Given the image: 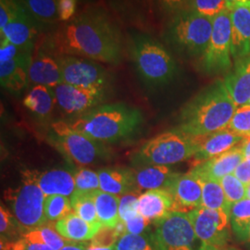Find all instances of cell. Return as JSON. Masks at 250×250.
I'll return each instance as SVG.
<instances>
[{
  "mask_svg": "<svg viewBox=\"0 0 250 250\" xmlns=\"http://www.w3.org/2000/svg\"><path fill=\"white\" fill-rule=\"evenodd\" d=\"M39 43L57 56H74L107 64L123 58V36L115 22L100 9H86L63 22Z\"/></svg>",
  "mask_w": 250,
  "mask_h": 250,
  "instance_id": "cell-1",
  "label": "cell"
},
{
  "mask_svg": "<svg viewBox=\"0 0 250 250\" xmlns=\"http://www.w3.org/2000/svg\"><path fill=\"white\" fill-rule=\"evenodd\" d=\"M236 108L224 81H217L183 107L176 128L194 136L213 134L227 127Z\"/></svg>",
  "mask_w": 250,
  "mask_h": 250,
  "instance_id": "cell-2",
  "label": "cell"
},
{
  "mask_svg": "<svg viewBox=\"0 0 250 250\" xmlns=\"http://www.w3.org/2000/svg\"><path fill=\"white\" fill-rule=\"evenodd\" d=\"M142 124L141 111L125 103L100 105L68 123L74 131L102 144L128 140L137 134Z\"/></svg>",
  "mask_w": 250,
  "mask_h": 250,
  "instance_id": "cell-3",
  "label": "cell"
},
{
  "mask_svg": "<svg viewBox=\"0 0 250 250\" xmlns=\"http://www.w3.org/2000/svg\"><path fill=\"white\" fill-rule=\"evenodd\" d=\"M130 51L134 68L144 83L159 87L169 83L177 73V64L170 51L146 34H134Z\"/></svg>",
  "mask_w": 250,
  "mask_h": 250,
  "instance_id": "cell-4",
  "label": "cell"
},
{
  "mask_svg": "<svg viewBox=\"0 0 250 250\" xmlns=\"http://www.w3.org/2000/svg\"><path fill=\"white\" fill-rule=\"evenodd\" d=\"M213 27V19L188 10L171 16L164 39L170 48L181 56L201 58L208 47Z\"/></svg>",
  "mask_w": 250,
  "mask_h": 250,
  "instance_id": "cell-5",
  "label": "cell"
},
{
  "mask_svg": "<svg viewBox=\"0 0 250 250\" xmlns=\"http://www.w3.org/2000/svg\"><path fill=\"white\" fill-rule=\"evenodd\" d=\"M198 136L178 128L153 137L139 148L133 158L138 167L147 165L169 166L192 159L198 150Z\"/></svg>",
  "mask_w": 250,
  "mask_h": 250,
  "instance_id": "cell-6",
  "label": "cell"
},
{
  "mask_svg": "<svg viewBox=\"0 0 250 250\" xmlns=\"http://www.w3.org/2000/svg\"><path fill=\"white\" fill-rule=\"evenodd\" d=\"M45 195L29 171L24 172L21 185L6 193L12 213L24 232L48 222L45 215Z\"/></svg>",
  "mask_w": 250,
  "mask_h": 250,
  "instance_id": "cell-7",
  "label": "cell"
},
{
  "mask_svg": "<svg viewBox=\"0 0 250 250\" xmlns=\"http://www.w3.org/2000/svg\"><path fill=\"white\" fill-rule=\"evenodd\" d=\"M50 143L73 163L85 166L107 160L109 153L105 144L99 143L74 131L68 123L57 122L51 125Z\"/></svg>",
  "mask_w": 250,
  "mask_h": 250,
  "instance_id": "cell-8",
  "label": "cell"
},
{
  "mask_svg": "<svg viewBox=\"0 0 250 250\" xmlns=\"http://www.w3.org/2000/svg\"><path fill=\"white\" fill-rule=\"evenodd\" d=\"M151 236L157 250H203L188 213L170 212L155 223Z\"/></svg>",
  "mask_w": 250,
  "mask_h": 250,
  "instance_id": "cell-9",
  "label": "cell"
},
{
  "mask_svg": "<svg viewBox=\"0 0 250 250\" xmlns=\"http://www.w3.org/2000/svg\"><path fill=\"white\" fill-rule=\"evenodd\" d=\"M200 59V68L207 74H220L232 69L230 9L213 19L211 36Z\"/></svg>",
  "mask_w": 250,
  "mask_h": 250,
  "instance_id": "cell-10",
  "label": "cell"
},
{
  "mask_svg": "<svg viewBox=\"0 0 250 250\" xmlns=\"http://www.w3.org/2000/svg\"><path fill=\"white\" fill-rule=\"evenodd\" d=\"M197 238L204 247L222 248L228 246L231 239V210L198 208L190 212Z\"/></svg>",
  "mask_w": 250,
  "mask_h": 250,
  "instance_id": "cell-11",
  "label": "cell"
},
{
  "mask_svg": "<svg viewBox=\"0 0 250 250\" xmlns=\"http://www.w3.org/2000/svg\"><path fill=\"white\" fill-rule=\"evenodd\" d=\"M63 83L84 88L108 89L112 77L95 61L74 56H57Z\"/></svg>",
  "mask_w": 250,
  "mask_h": 250,
  "instance_id": "cell-12",
  "label": "cell"
},
{
  "mask_svg": "<svg viewBox=\"0 0 250 250\" xmlns=\"http://www.w3.org/2000/svg\"><path fill=\"white\" fill-rule=\"evenodd\" d=\"M57 105L63 113L80 116L107 99V89L84 88L62 83L53 88Z\"/></svg>",
  "mask_w": 250,
  "mask_h": 250,
  "instance_id": "cell-13",
  "label": "cell"
},
{
  "mask_svg": "<svg viewBox=\"0 0 250 250\" xmlns=\"http://www.w3.org/2000/svg\"><path fill=\"white\" fill-rule=\"evenodd\" d=\"M40 23L24 6L0 30L1 37H5L13 45L24 50L34 51L38 41Z\"/></svg>",
  "mask_w": 250,
  "mask_h": 250,
  "instance_id": "cell-14",
  "label": "cell"
},
{
  "mask_svg": "<svg viewBox=\"0 0 250 250\" xmlns=\"http://www.w3.org/2000/svg\"><path fill=\"white\" fill-rule=\"evenodd\" d=\"M167 190L174 200L172 212L188 213L201 207V181L197 174L191 170L186 174L177 173Z\"/></svg>",
  "mask_w": 250,
  "mask_h": 250,
  "instance_id": "cell-15",
  "label": "cell"
},
{
  "mask_svg": "<svg viewBox=\"0 0 250 250\" xmlns=\"http://www.w3.org/2000/svg\"><path fill=\"white\" fill-rule=\"evenodd\" d=\"M29 81L35 85L40 84L55 88L62 83V71L57 57L37 41L29 68Z\"/></svg>",
  "mask_w": 250,
  "mask_h": 250,
  "instance_id": "cell-16",
  "label": "cell"
},
{
  "mask_svg": "<svg viewBox=\"0 0 250 250\" xmlns=\"http://www.w3.org/2000/svg\"><path fill=\"white\" fill-rule=\"evenodd\" d=\"M231 52L233 60L250 56V2L236 3L230 8Z\"/></svg>",
  "mask_w": 250,
  "mask_h": 250,
  "instance_id": "cell-17",
  "label": "cell"
},
{
  "mask_svg": "<svg viewBox=\"0 0 250 250\" xmlns=\"http://www.w3.org/2000/svg\"><path fill=\"white\" fill-rule=\"evenodd\" d=\"M244 137L227 130L226 128L207 135H198V150L192 158V167L220 156L224 152L230 150L238 144L241 143Z\"/></svg>",
  "mask_w": 250,
  "mask_h": 250,
  "instance_id": "cell-18",
  "label": "cell"
},
{
  "mask_svg": "<svg viewBox=\"0 0 250 250\" xmlns=\"http://www.w3.org/2000/svg\"><path fill=\"white\" fill-rule=\"evenodd\" d=\"M244 160L245 157L240 143L220 156L192 168L191 171L197 174L199 178L210 179L220 182L224 176L233 173Z\"/></svg>",
  "mask_w": 250,
  "mask_h": 250,
  "instance_id": "cell-19",
  "label": "cell"
},
{
  "mask_svg": "<svg viewBox=\"0 0 250 250\" xmlns=\"http://www.w3.org/2000/svg\"><path fill=\"white\" fill-rule=\"evenodd\" d=\"M34 51H23L17 58L0 63L1 86L18 95L24 89L29 81V68Z\"/></svg>",
  "mask_w": 250,
  "mask_h": 250,
  "instance_id": "cell-20",
  "label": "cell"
},
{
  "mask_svg": "<svg viewBox=\"0 0 250 250\" xmlns=\"http://www.w3.org/2000/svg\"><path fill=\"white\" fill-rule=\"evenodd\" d=\"M174 200L167 189L147 190L138 197L137 210L150 222L157 223L173 211Z\"/></svg>",
  "mask_w": 250,
  "mask_h": 250,
  "instance_id": "cell-21",
  "label": "cell"
},
{
  "mask_svg": "<svg viewBox=\"0 0 250 250\" xmlns=\"http://www.w3.org/2000/svg\"><path fill=\"white\" fill-rule=\"evenodd\" d=\"M30 175L35 179L45 197L60 195L72 197L75 192L74 174L65 169H52L44 172L30 171Z\"/></svg>",
  "mask_w": 250,
  "mask_h": 250,
  "instance_id": "cell-22",
  "label": "cell"
},
{
  "mask_svg": "<svg viewBox=\"0 0 250 250\" xmlns=\"http://www.w3.org/2000/svg\"><path fill=\"white\" fill-rule=\"evenodd\" d=\"M224 83L237 107L249 103L250 99V56L235 61L232 71L225 76Z\"/></svg>",
  "mask_w": 250,
  "mask_h": 250,
  "instance_id": "cell-23",
  "label": "cell"
},
{
  "mask_svg": "<svg viewBox=\"0 0 250 250\" xmlns=\"http://www.w3.org/2000/svg\"><path fill=\"white\" fill-rule=\"evenodd\" d=\"M100 190L120 196L137 191L134 171L125 168H103L98 170Z\"/></svg>",
  "mask_w": 250,
  "mask_h": 250,
  "instance_id": "cell-24",
  "label": "cell"
},
{
  "mask_svg": "<svg viewBox=\"0 0 250 250\" xmlns=\"http://www.w3.org/2000/svg\"><path fill=\"white\" fill-rule=\"evenodd\" d=\"M55 228L65 239L71 242L90 241L100 230V226L86 223L74 211L55 224Z\"/></svg>",
  "mask_w": 250,
  "mask_h": 250,
  "instance_id": "cell-25",
  "label": "cell"
},
{
  "mask_svg": "<svg viewBox=\"0 0 250 250\" xmlns=\"http://www.w3.org/2000/svg\"><path fill=\"white\" fill-rule=\"evenodd\" d=\"M137 189L154 190L167 189L171 181L177 175L168 166L147 165L134 170Z\"/></svg>",
  "mask_w": 250,
  "mask_h": 250,
  "instance_id": "cell-26",
  "label": "cell"
},
{
  "mask_svg": "<svg viewBox=\"0 0 250 250\" xmlns=\"http://www.w3.org/2000/svg\"><path fill=\"white\" fill-rule=\"evenodd\" d=\"M57 104L53 88L36 84L23 99V105L40 120H47L53 112Z\"/></svg>",
  "mask_w": 250,
  "mask_h": 250,
  "instance_id": "cell-27",
  "label": "cell"
},
{
  "mask_svg": "<svg viewBox=\"0 0 250 250\" xmlns=\"http://www.w3.org/2000/svg\"><path fill=\"white\" fill-rule=\"evenodd\" d=\"M120 198V196L105 193L101 190L94 193L98 217L102 226L115 228L121 222L119 213Z\"/></svg>",
  "mask_w": 250,
  "mask_h": 250,
  "instance_id": "cell-28",
  "label": "cell"
},
{
  "mask_svg": "<svg viewBox=\"0 0 250 250\" xmlns=\"http://www.w3.org/2000/svg\"><path fill=\"white\" fill-rule=\"evenodd\" d=\"M21 238L31 243L43 244L48 246L53 250H62L65 246L73 243L65 239L57 232L55 227H52L49 224H45L43 226L23 232Z\"/></svg>",
  "mask_w": 250,
  "mask_h": 250,
  "instance_id": "cell-29",
  "label": "cell"
},
{
  "mask_svg": "<svg viewBox=\"0 0 250 250\" xmlns=\"http://www.w3.org/2000/svg\"><path fill=\"white\" fill-rule=\"evenodd\" d=\"M202 185L201 208L231 210L221 183L210 179L199 178Z\"/></svg>",
  "mask_w": 250,
  "mask_h": 250,
  "instance_id": "cell-30",
  "label": "cell"
},
{
  "mask_svg": "<svg viewBox=\"0 0 250 250\" xmlns=\"http://www.w3.org/2000/svg\"><path fill=\"white\" fill-rule=\"evenodd\" d=\"M94 193H78L74 192L71 197L72 209L73 211L84 220L86 223L100 226L102 225L99 222L96 203L94 199Z\"/></svg>",
  "mask_w": 250,
  "mask_h": 250,
  "instance_id": "cell-31",
  "label": "cell"
},
{
  "mask_svg": "<svg viewBox=\"0 0 250 250\" xmlns=\"http://www.w3.org/2000/svg\"><path fill=\"white\" fill-rule=\"evenodd\" d=\"M40 24H54L60 21L58 0H22Z\"/></svg>",
  "mask_w": 250,
  "mask_h": 250,
  "instance_id": "cell-32",
  "label": "cell"
},
{
  "mask_svg": "<svg viewBox=\"0 0 250 250\" xmlns=\"http://www.w3.org/2000/svg\"><path fill=\"white\" fill-rule=\"evenodd\" d=\"M250 225V198H244L231 207V226L236 237L244 242Z\"/></svg>",
  "mask_w": 250,
  "mask_h": 250,
  "instance_id": "cell-33",
  "label": "cell"
},
{
  "mask_svg": "<svg viewBox=\"0 0 250 250\" xmlns=\"http://www.w3.org/2000/svg\"><path fill=\"white\" fill-rule=\"evenodd\" d=\"M72 211V201L69 197L54 195L45 197V215L48 222H58Z\"/></svg>",
  "mask_w": 250,
  "mask_h": 250,
  "instance_id": "cell-34",
  "label": "cell"
},
{
  "mask_svg": "<svg viewBox=\"0 0 250 250\" xmlns=\"http://www.w3.org/2000/svg\"><path fill=\"white\" fill-rule=\"evenodd\" d=\"M75 192L78 193H93L100 190L98 171L80 168L74 173Z\"/></svg>",
  "mask_w": 250,
  "mask_h": 250,
  "instance_id": "cell-35",
  "label": "cell"
},
{
  "mask_svg": "<svg viewBox=\"0 0 250 250\" xmlns=\"http://www.w3.org/2000/svg\"><path fill=\"white\" fill-rule=\"evenodd\" d=\"M226 129L241 137L250 135V105L237 107Z\"/></svg>",
  "mask_w": 250,
  "mask_h": 250,
  "instance_id": "cell-36",
  "label": "cell"
},
{
  "mask_svg": "<svg viewBox=\"0 0 250 250\" xmlns=\"http://www.w3.org/2000/svg\"><path fill=\"white\" fill-rule=\"evenodd\" d=\"M229 205L232 207L236 202L246 198V186L233 173L224 176L220 181Z\"/></svg>",
  "mask_w": 250,
  "mask_h": 250,
  "instance_id": "cell-37",
  "label": "cell"
},
{
  "mask_svg": "<svg viewBox=\"0 0 250 250\" xmlns=\"http://www.w3.org/2000/svg\"><path fill=\"white\" fill-rule=\"evenodd\" d=\"M115 250H157L152 239L144 234L126 232L119 238Z\"/></svg>",
  "mask_w": 250,
  "mask_h": 250,
  "instance_id": "cell-38",
  "label": "cell"
},
{
  "mask_svg": "<svg viewBox=\"0 0 250 250\" xmlns=\"http://www.w3.org/2000/svg\"><path fill=\"white\" fill-rule=\"evenodd\" d=\"M227 9L225 0H193L191 10L208 18L214 19Z\"/></svg>",
  "mask_w": 250,
  "mask_h": 250,
  "instance_id": "cell-39",
  "label": "cell"
},
{
  "mask_svg": "<svg viewBox=\"0 0 250 250\" xmlns=\"http://www.w3.org/2000/svg\"><path fill=\"white\" fill-rule=\"evenodd\" d=\"M138 195L137 191H133L123 195L120 198V206H119V213L120 219L122 222L126 223L130 219L134 218V216L138 214L137 204H138Z\"/></svg>",
  "mask_w": 250,
  "mask_h": 250,
  "instance_id": "cell-40",
  "label": "cell"
},
{
  "mask_svg": "<svg viewBox=\"0 0 250 250\" xmlns=\"http://www.w3.org/2000/svg\"><path fill=\"white\" fill-rule=\"evenodd\" d=\"M17 228L21 229L18 222L11 211L1 205L0 207V232L1 239L8 240V237L14 236L17 232Z\"/></svg>",
  "mask_w": 250,
  "mask_h": 250,
  "instance_id": "cell-41",
  "label": "cell"
},
{
  "mask_svg": "<svg viewBox=\"0 0 250 250\" xmlns=\"http://www.w3.org/2000/svg\"><path fill=\"white\" fill-rule=\"evenodd\" d=\"M120 237L121 236L117 232L116 228L102 226L93 239L90 240V244L101 248H111L115 247Z\"/></svg>",
  "mask_w": 250,
  "mask_h": 250,
  "instance_id": "cell-42",
  "label": "cell"
},
{
  "mask_svg": "<svg viewBox=\"0 0 250 250\" xmlns=\"http://www.w3.org/2000/svg\"><path fill=\"white\" fill-rule=\"evenodd\" d=\"M24 6L22 0H0V30Z\"/></svg>",
  "mask_w": 250,
  "mask_h": 250,
  "instance_id": "cell-43",
  "label": "cell"
},
{
  "mask_svg": "<svg viewBox=\"0 0 250 250\" xmlns=\"http://www.w3.org/2000/svg\"><path fill=\"white\" fill-rule=\"evenodd\" d=\"M192 1L193 0H158L161 10L171 16L183 11L191 10Z\"/></svg>",
  "mask_w": 250,
  "mask_h": 250,
  "instance_id": "cell-44",
  "label": "cell"
},
{
  "mask_svg": "<svg viewBox=\"0 0 250 250\" xmlns=\"http://www.w3.org/2000/svg\"><path fill=\"white\" fill-rule=\"evenodd\" d=\"M0 63L8 62L10 60H13L17 58L23 51H30V50H24L21 49L18 46L13 45L11 42L5 37H0Z\"/></svg>",
  "mask_w": 250,
  "mask_h": 250,
  "instance_id": "cell-45",
  "label": "cell"
},
{
  "mask_svg": "<svg viewBox=\"0 0 250 250\" xmlns=\"http://www.w3.org/2000/svg\"><path fill=\"white\" fill-rule=\"evenodd\" d=\"M78 0H58V11L60 21H70L74 17Z\"/></svg>",
  "mask_w": 250,
  "mask_h": 250,
  "instance_id": "cell-46",
  "label": "cell"
},
{
  "mask_svg": "<svg viewBox=\"0 0 250 250\" xmlns=\"http://www.w3.org/2000/svg\"><path fill=\"white\" fill-rule=\"evenodd\" d=\"M150 224L151 222L149 220L138 213L134 218L130 219L128 222L125 223L126 232L133 234H143V232L146 230Z\"/></svg>",
  "mask_w": 250,
  "mask_h": 250,
  "instance_id": "cell-47",
  "label": "cell"
},
{
  "mask_svg": "<svg viewBox=\"0 0 250 250\" xmlns=\"http://www.w3.org/2000/svg\"><path fill=\"white\" fill-rule=\"evenodd\" d=\"M233 174L241 181L245 186L250 184V160L245 159L237 166Z\"/></svg>",
  "mask_w": 250,
  "mask_h": 250,
  "instance_id": "cell-48",
  "label": "cell"
},
{
  "mask_svg": "<svg viewBox=\"0 0 250 250\" xmlns=\"http://www.w3.org/2000/svg\"><path fill=\"white\" fill-rule=\"evenodd\" d=\"M242 151L245 159L250 160V135L243 138L241 142Z\"/></svg>",
  "mask_w": 250,
  "mask_h": 250,
  "instance_id": "cell-49",
  "label": "cell"
},
{
  "mask_svg": "<svg viewBox=\"0 0 250 250\" xmlns=\"http://www.w3.org/2000/svg\"><path fill=\"white\" fill-rule=\"evenodd\" d=\"M86 250V245L78 244V243H71L67 246H65L62 250Z\"/></svg>",
  "mask_w": 250,
  "mask_h": 250,
  "instance_id": "cell-50",
  "label": "cell"
},
{
  "mask_svg": "<svg viewBox=\"0 0 250 250\" xmlns=\"http://www.w3.org/2000/svg\"><path fill=\"white\" fill-rule=\"evenodd\" d=\"M86 250H115V247H111V248H101V247L91 245L89 243L88 245H86Z\"/></svg>",
  "mask_w": 250,
  "mask_h": 250,
  "instance_id": "cell-51",
  "label": "cell"
},
{
  "mask_svg": "<svg viewBox=\"0 0 250 250\" xmlns=\"http://www.w3.org/2000/svg\"><path fill=\"white\" fill-rule=\"evenodd\" d=\"M203 250H238L237 249L234 248H231V247H222V248H216V247H204Z\"/></svg>",
  "mask_w": 250,
  "mask_h": 250,
  "instance_id": "cell-52",
  "label": "cell"
},
{
  "mask_svg": "<svg viewBox=\"0 0 250 250\" xmlns=\"http://www.w3.org/2000/svg\"><path fill=\"white\" fill-rule=\"evenodd\" d=\"M244 242H246V243H248L249 245H250V227H249V229H248V232H247V234H246V238H245Z\"/></svg>",
  "mask_w": 250,
  "mask_h": 250,
  "instance_id": "cell-53",
  "label": "cell"
},
{
  "mask_svg": "<svg viewBox=\"0 0 250 250\" xmlns=\"http://www.w3.org/2000/svg\"><path fill=\"white\" fill-rule=\"evenodd\" d=\"M246 197L250 198V184L246 186Z\"/></svg>",
  "mask_w": 250,
  "mask_h": 250,
  "instance_id": "cell-54",
  "label": "cell"
},
{
  "mask_svg": "<svg viewBox=\"0 0 250 250\" xmlns=\"http://www.w3.org/2000/svg\"><path fill=\"white\" fill-rule=\"evenodd\" d=\"M225 1H226V3H227L228 8H230L232 5L236 4V0H225Z\"/></svg>",
  "mask_w": 250,
  "mask_h": 250,
  "instance_id": "cell-55",
  "label": "cell"
},
{
  "mask_svg": "<svg viewBox=\"0 0 250 250\" xmlns=\"http://www.w3.org/2000/svg\"><path fill=\"white\" fill-rule=\"evenodd\" d=\"M248 104H249V105H250V101H249V103H248Z\"/></svg>",
  "mask_w": 250,
  "mask_h": 250,
  "instance_id": "cell-56",
  "label": "cell"
}]
</instances>
